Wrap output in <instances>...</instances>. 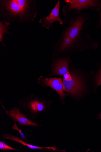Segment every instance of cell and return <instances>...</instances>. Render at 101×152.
<instances>
[{
    "mask_svg": "<svg viewBox=\"0 0 101 152\" xmlns=\"http://www.w3.org/2000/svg\"><path fill=\"white\" fill-rule=\"evenodd\" d=\"M2 137L4 139L9 140L12 141L19 142L24 145L27 146L32 149H38L41 150L47 149H52L54 150V148L52 147L43 148L33 145L25 142L17 137L8 135L5 134H2Z\"/></svg>",
    "mask_w": 101,
    "mask_h": 152,
    "instance_id": "9",
    "label": "cell"
},
{
    "mask_svg": "<svg viewBox=\"0 0 101 152\" xmlns=\"http://www.w3.org/2000/svg\"><path fill=\"white\" fill-rule=\"evenodd\" d=\"M63 79L66 80H69L72 78L71 75L69 73V72L65 74L63 76Z\"/></svg>",
    "mask_w": 101,
    "mask_h": 152,
    "instance_id": "16",
    "label": "cell"
},
{
    "mask_svg": "<svg viewBox=\"0 0 101 152\" xmlns=\"http://www.w3.org/2000/svg\"><path fill=\"white\" fill-rule=\"evenodd\" d=\"M100 116L99 117V118L101 119V113H100Z\"/></svg>",
    "mask_w": 101,
    "mask_h": 152,
    "instance_id": "17",
    "label": "cell"
},
{
    "mask_svg": "<svg viewBox=\"0 0 101 152\" xmlns=\"http://www.w3.org/2000/svg\"><path fill=\"white\" fill-rule=\"evenodd\" d=\"M60 7V1L59 0L52 10L50 14L41 19L40 20V23L42 24L43 26L48 29L50 27L53 26V23L56 21H58L60 24L63 25L64 21L61 18L59 14Z\"/></svg>",
    "mask_w": 101,
    "mask_h": 152,
    "instance_id": "5",
    "label": "cell"
},
{
    "mask_svg": "<svg viewBox=\"0 0 101 152\" xmlns=\"http://www.w3.org/2000/svg\"><path fill=\"white\" fill-rule=\"evenodd\" d=\"M12 129H16L18 130L20 132V134L21 136H22V137L23 138V139H25V137L24 134H23L22 132L20 130H19L17 127L16 124V122L15 121V124H14V125L13 126L12 128Z\"/></svg>",
    "mask_w": 101,
    "mask_h": 152,
    "instance_id": "14",
    "label": "cell"
},
{
    "mask_svg": "<svg viewBox=\"0 0 101 152\" xmlns=\"http://www.w3.org/2000/svg\"><path fill=\"white\" fill-rule=\"evenodd\" d=\"M6 113L7 115L11 117L13 120L20 123L21 125L31 126L36 127L40 126L37 123L28 119L25 115L20 112V108H18L14 107L9 112L7 110Z\"/></svg>",
    "mask_w": 101,
    "mask_h": 152,
    "instance_id": "6",
    "label": "cell"
},
{
    "mask_svg": "<svg viewBox=\"0 0 101 152\" xmlns=\"http://www.w3.org/2000/svg\"><path fill=\"white\" fill-rule=\"evenodd\" d=\"M69 62L67 58L57 60L54 64L53 74L63 77L65 74L69 72Z\"/></svg>",
    "mask_w": 101,
    "mask_h": 152,
    "instance_id": "8",
    "label": "cell"
},
{
    "mask_svg": "<svg viewBox=\"0 0 101 152\" xmlns=\"http://www.w3.org/2000/svg\"><path fill=\"white\" fill-rule=\"evenodd\" d=\"M96 86L98 87L101 85V66L96 77Z\"/></svg>",
    "mask_w": 101,
    "mask_h": 152,
    "instance_id": "13",
    "label": "cell"
},
{
    "mask_svg": "<svg viewBox=\"0 0 101 152\" xmlns=\"http://www.w3.org/2000/svg\"><path fill=\"white\" fill-rule=\"evenodd\" d=\"M30 2L27 0H9L2 1V5L12 17L26 18L30 9Z\"/></svg>",
    "mask_w": 101,
    "mask_h": 152,
    "instance_id": "3",
    "label": "cell"
},
{
    "mask_svg": "<svg viewBox=\"0 0 101 152\" xmlns=\"http://www.w3.org/2000/svg\"><path fill=\"white\" fill-rule=\"evenodd\" d=\"M10 25L9 23L1 21L0 22V40L1 41L3 39L4 34L8 32V26Z\"/></svg>",
    "mask_w": 101,
    "mask_h": 152,
    "instance_id": "11",
    "label": "cell"
},
{
    "mask_svg": "<svg viewBox=\"0 0 101 152\" xmlns=\"http://www.w3.org/2000/svg\"><path fill=\"white\" fill-rule=\"evenodd\" d=\"M65 2L66 4L62 10L64 16L70 12L76 14L85 10L101 11V0H66Z\"/></svg>",
    "mask_w": 101,
    "mask_h": 152,
    "instance_id": "2",
    "label": "cell"
},
{
    "mask_svg": "<svg viewBox=\"0 0 101 152\" xmlns=\"http://www.w3.org/2000/svg\"><path fill=\"white\" fill-rule=\"evenodd\" d=\"M71 74V79L68 80L63 79L64 91L72 95H78L83 89L82 81L78 76Z\"/></svg>",
    "mask_w": 101,
    "mask_h": 152,
    "instance_id": "4",
    "label": "cell"
},
{
    "mask_svg": "<svg viewBox=\"0 0 101 152\" xmlns=\"http://www.w3.org/2000/svg\"><path fill=\"white\" fill-rule=\"evenodd\" d=\"M28 107L31 111L35 113L40 112L47 108L44 102L37 100H33L29 102Z\"/></svg>",
    "mask_w": 101,
    "mask_h": 152,
    "instance_id": "10",
    "label": "cell"
},
{
    "mask_svg": "<svg viewBox=\"0 0 101 152\" xmlns=\"http://www.w3.org/2000/svg\"><path fill=\"white\" fill-rule=\"evenodd\" d=\"M0 150L20 151L11 147L6 145L4 142L1 141L0 142Z\"/></svg>",
    "mask_w": 101,
    "mask_h": 152,
    "instance_id": "12",
    "label": "cell"
},
{
    "mask_svg": "<svg viewBox=\"0 0 101 152\" xmlns=\"http://www.w3.org/2000/svg\"><path fill=\"white\" fill-rule=\"evenodd\" d=\"M100 15V21L98 23L95 27V28L97 29L101 30V11L99 12Z\"/></svg>",
    "mask_w": 101,
    "mask_h": 152,
    "instance_id": "15",
    "label": "cell"
},
{
    "mask_svg": "<svg viewBox=\"0 0 101 152\" xmlns=\"http://www.w3.org/2000/svg\"><path fill=\"white\" fill-rule=\"evenodd\" d=\"M65 16V27L61 37L68 41L70 49L81 48L82 50L84 48L96 49L98 43L92 39L89 32L91 23L89 14L81 12Z\"/></svg>",
    "mask_w": 101,
    "mask_h": 152,
    "instance_id": "1",
    "label": "cell"
},
{
    "mask_svg": "<svg viewBox=\"0 0 101 152\" xmlns=\"http://www.w3.org/2000/svg\"><path fill=\"white\" fill-rule=\"evenodd\" d=\"M42 82L46 86L50 87L58 93L61 99L63 101L66 94L64 92L63 82L61 78H47L43 79Z\"/></svg>",
    "mask_w": 101,
    "mask_h": 152,
    "instance_id": "7",
    "label": "cell"
}]
</instances>
